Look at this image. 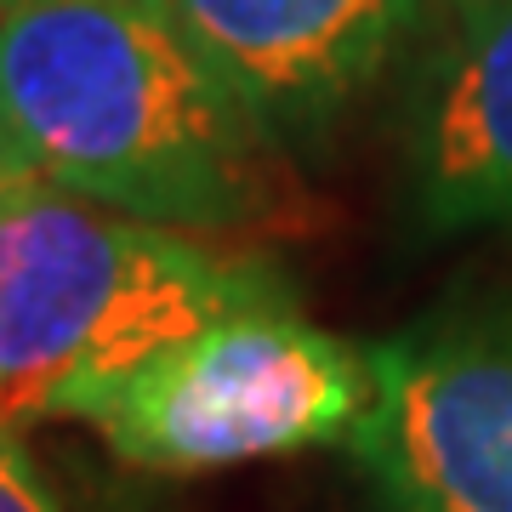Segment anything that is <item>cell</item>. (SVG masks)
Returning <instances> with one entry per match:
<instances>
[{
  "label": "cell",
  "mask_w": 512,
  "mask_h": 512,
  "mask_svg": "<svg viewBox=\"0 0 512 512\" xmlns=\"http://www.w3.org/2000/svg\"><path fill=\"white\" fill-rule=\"evenodd\" d=\"M285 160L165 0L0 12V171L228 245L302 217Z\"/></svg>",
  "instance_id": "obj_1"
},
{
  "label": "cell",
  "mask_w": 512,
  "mask_h": 512,
  "mask_svg": "<svg viewBox=\"0 0 512 512\" xmlns=\"http://www.w3.org/2000/svg\"><path fill=\"white\" fill-rule=\"evenodd\" d=\"M296 296L274 256L194 239L0 171V427L86 421L217 313Z\"/></svg>",
  "instance_id": "obj_2"
},
{
  "label": "cell",
  "mask_w": 512,
  "mask_h": 512,
  "mask_svg": "<svg viewBox=\"0 0 512 512\" xmlns=\"http://www.w3.org/2000/svg\"><path fill=\"white\" fill-rule=\"evenodd\" d=\"M365 399V348L313 325L296 296H279L217 313L143 359L86 421L143 473H211L313 444H348Z\"/></svg>",
  "instance_id": "obj_3"
},
{
  "label": "cell",
  "mask_w": 512,
  "mask_h": 512,
  "mask_svg": "<svg viewBox=\"0 0 512 512\" xmlns=\"http://www.w3.org/2000/svg\"><path fill=\"white\" fill-rule=\"evenodd\" d=\"M348 433L382 512H512V285L450 296L365 348Z\"/></svg>",
  "instance_id": "obj_4"
},
{
  "label": "cell",
  "mask_w": 512,
  "mask_h": 512,
  "mask_svg": "<svg viewBox=\"0 0 512 512\" xmlns=\"http://www.w3.org/2000/svg\"><path fill=\"white\" fill-rule=\"evenodd\" d=\"M427 0H165L245 109L302 154L387 74Z\"/></svg>",
  "instance_id": "obj_5"
},
{
  "label": "cell",
  "mask_w": 512,
  "mask_h": 512,
  "mask_svg": "<svg viewBox=\"0 0 512 512\" xmlns=\"http://www.w3.org/2000/svg\"><path fill=\"white\" fill-rule=\"evenodd\" d=\"M399 188L427 239L512 228V0L433 29L399 109Z\"/></svg>",
  "instance_id": "obj_6"
},
{
  "label": "cell",
  "mask_w": 512,
  "mask_h": 512,
  "mask_svg": "<svg viewBox=\"0 0 512 512\" xmlns=\"http://www.w3.org/2000/svg\"><path fill=\"white\" fill-rule=\"evenodd\" d=\"M0 512H63L12 427H0Z\"/></svg>",
  "instance_id": "obj_7"
},
{
  "label": "cell",
  "mask_w": 512,
  "mask_h": 512,
  "mask_svg": "<svg viewBox=\"0 0 512 512\" xmlns=\"http://www.w3.org/2000/svg\"><path fill=\"white\" fill-rule=\"evenodd\" d=\"M490 6H501V0H427V6H421V18L433 23V29H450V23L478 18V12H490Z\"/></svg>",
  "instance_id": "obj_8"
},
{
  "label": "cell",
  "mask_w": 512,
  "mask_h": 512,
  "mask_svg": "<svg viewBox=\"0 0 512 512\" xmlns=\"http://www.w3.org/2000/svg\"><path fill=\"white\" fill-rule=\"evenodd\" d=\"M23 6H46V0H0V12H23Z\"/></svg>",
  "instance_id": "obj_9"
}]
</instances>
